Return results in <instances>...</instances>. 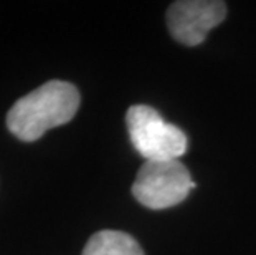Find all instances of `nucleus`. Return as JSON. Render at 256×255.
<instances>
[{"instance_id":"f257e3e1","label":"nucleus","mask_w":256,"mask_h":255,"mask_svg":"<svg viewBox=\"0 0 256 255\" xmlns=\"http://www.w3.org/2000/svg\"><path fill=\"white\" fill-rule=\"evenodd\" d=\"M80 101V91L73 83L46 81L14 103L7 113V128L17 139L34 143L48 129L72 121Z\"/></svg>"},{"instance_id":"f03ea898","label":"nucleus","mask_w":256,"mask_h":255,"mask_svg":"<svg viewBox=\"0 0 256 255\" xmlns=\"http://www.w3.org/2000/svg\"><path fill=\"white\" fill-rule=\"evenodd\" d=\"M126 124L132 146L146 161L178 159L187 151L185 133L167 123L152 106H130L126 113Z\"/></svg>"},{"instance_id":"7ed1b4c3","label":"nucleus","mask_w":256,"mask_h":255,"mask_svg":"<svg viewBox=\"0 0 256 255\" xmlns=\"http://www.w3.org/2000/svg\"><path fill=\"white\" fill-rule=\"evenodd\" d=\"M195 182L178 159L146 161L132 184V196L144 207L168 209L187 199Z\"/></svg>"},{"instance_id":"20e7f679","label":"nucleus","mask_w":256,"mask_h":255,"mask_svg":"<svg viewBox=\"0 0 256 255\" xmlns=\"http://www.w3.org/2000/svg\"><path fill=\"white\" fill-rule=\"evenodd\" d=\"M225 17L226 4L222 0H178L167 10V27L177 42L195 47Z\"/></svg>"},{"instance_id":"39448f33","label":"nucleus","mask_w":256,"mask_h":255,"mask_svg":"<svg viewBox=\"0 0 256 255\" xmlns=\"http://www.w3.org/2000/svg\"><path fill=\"white\" fill-rule=\"evenodd\" d=\"M83 255H144V250L126 232L100 230L90 237Z\"/></svg>"}]
</instances>
